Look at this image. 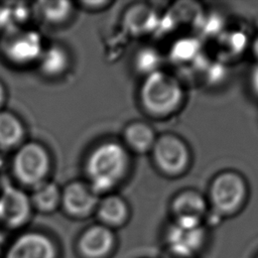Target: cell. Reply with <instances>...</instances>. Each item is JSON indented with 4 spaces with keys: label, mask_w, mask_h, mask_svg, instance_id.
Segmentation results:
<instances>
[{
    "label": "cell",
    "mask_w": 258,
    "mask_h": 258,
    "mask_svg": "<svg viewBox=\"0 0 258 258\" xmlns=\"http://www.w3.org/2000/svg\"><path fill=\"white\" fill-rule=\"evenodd\" d=\"M123 139L126 148H129L135 153L143 154L151 151L156 140V135L149 124L142 121H134L125 127Z\"/></svg>",
    "instance_id": "obj_14"
},
{
    "label": "cell",
    "mask_w": 258,
    "mask_h": 258,
    "mask_svg": "<svg viewBox=\"0 0 258 258\" xmlns=\"http://www.w3.org/2000/svg\"><path fill=\"white\" fill-rule=\"evenodd\" d=\"M151 153L155 166L163 174L171 177L184 173L191 158L185 141L172 133L156 137Z\"/></svg>",
    "instance_id": "obj_6"
},
{
    "label": "cell",
    "mask_w": 258,
    "mask_h": 258,
    "mask_svg": "<svg viewBox=\"0 0 258 258\" xmlns=\"http://www.w3.org/2000/svg\"><path fill=\"white\" fill-rule=\"evenodd\" d=\"M110 4H111L110 1H101V0H98V1H83V2H81V5L85 9L93 10V11L104 9L105 7H107Z\"/></svg>",
    "instance_id": "obj_23"
},
{
    "label": "cell",
    "mask_w": 258,
    "mask_h": 258,
    "mask_svg": "<svg viewBox=\"0 0 258 258\" xmlns=\"http://www.w3.org/2000/svg\"><path fill=\"white\" fill-rule=\"evenodd\" d=\"M199 45L198 42L194 39H182L175 43L173 47L172 55L175 59L178 60H187L191 58L198 51Z\"/></svg>",
    "instance_id": "obj_22"
},
{
    "label": "cell",
    "mask_w": 258,
    "mask_h": 258,
    "mask_svg": "<svg viewBox=\"0 0 258 258\" xmlns=\"http://www.w3.org/2000/svg\"><path fill=\"white\" fill-rule=\"evenodd\" d=\"M248 198V185L245 178L233 170L217 174L209 188L208 204L223 218L237 215L245 206Z\"/></svg>",
    "instance_id": "obj_3"
},
{
    "label": "cell",
    "mask_w": 258,
    "mask_h": 258,
    "mask_svg": "<svg viewBox=\"0 0 258 258\" xmlns=\"http://www.w3.org/2000/svg\"><path fill=\"white\" fill-rule=\"evenodd\" d=\"M130 155L127 148L116 141H105L89 153L85 172L87 182L97 195L109 194L127 176Z\"/></svg>",
    "instance_id": "obj_1"
},
{
    "label": "cell",
    "mask_w": 258,
    "mask_h": 258,
    "mask_svg": "<svg viewBox=\"0 0 258 258\" xmlns=\"http://www.w3.org/2000/svg\"><path fill=\"white\" fill-rule=\"evenodd\" d=\"M58 255L52 238L37 231L17 236L5 251V258H58Z\"/></svg>",
    "instance_id": "obj_11"
},
{
    "label": "cell",
    "mask_w": 258,
    "mask_h": 258,
    "mask_svg": "<svg viewBox=\"0 0 258 258\" xmlns=\"http://www.w3.org/2000/svg\"><path fill=\"white\" fill-rule=\"evenodd\" d=\"M38 16L47 24L60 25L67 22L74 11L69 1H39L33 8Z\"/></svg>",
    "instance_id": "obj_19"
},
{
    "label": "cell",
    "mask_w": 258,
    "mask_h": 258,
    "mask_svg": "<svg viewBox=\"0 0 258 258\" xmlns=\"http://www.w3.org/2000/svg\"><path fill=\"white\" fill-rule=\"evenodd\" d=\"M95 214L99 224L116 231L128 224L131 210L121 196L108 194L99 200Z\"/></svg>",
    "instance_id": "obj_13"
},
{
    "label": "cell",
    "mask_w": 258,
    "mask_h": 258,
    "mask_svg": "<svg viewBox=\"0 0 258 258\" xmlns=\"http://www.w3.org/2000/svg\"><path fill=\"white\" fill-rule=\"evenodd\" d=\"M159 258H188V257H184V256H181L179 254H176V253H173L169 250H166L163 248L162 250V253H161V256Z\"/></svg>",
    "instance_id": "obj_25"
},
{
    "label": "cell",
    "mask_w": 258,
    "mask_h": 258,
    "mask_svg": "<svg viewBox=\"0 0 258 258\" xmlns=\"http://www.w3.org/2000/svg\"><path fill=\"white\" fill-rule=\"evenodd\" d=\"M29 199L32 209L42 214H50L60 207L61 189L55 182L45 180L32 188Z\"/></svg>",
    "instance_id": "obj_18"
},
{
    "label": "cell",
    "mask_w": 258,
    "mask_h": 258,
    "mask_svg": "<svg viewBox=\"0 0 258 258\" xmlns=\"http://www.w3.org/2000/svg\"><path fill=\"white\" fill-rule=\"evenodd\" d=\"M136 70L146 76L159 71L160 54L152 47L141 48L134 58Z\"/></svg>",
    "instance_id": "obj_21"
},
{
    "label": "cell",
    "mask_w": 258,
    "mask_h": 258,
    "mask_svg": "<svg viewBox=\"0 0 258 258\" xmlns=\"http://www.w3.org/2000/svg\"><path fill=\"white\" fill-rule=\"evenodd\" d=\"M0 47L6 60L17 67L36 63L44 48L40 34L23 27L3 32Z\"/></svg>",
    "instance_id": "obj_5"
},
{
    "label": "cell",
    "mask_w": 258,
    "mask_h": 258,
    "mask_svg": "<svg viewBox=\"0 0 258 258\" xmlns=\"http://www.w3.org/2000/svg\"><path fill=\"white\" fill-rule=\"evenodd\" d=\"M253 258H258V252H257V253H256V255H255V256H254V257H253Z\"/></svg>",
    "instance_id": "obj_28"
},
{
    "label": "cell",
    "mask_w": 258,
    "mask_h": 258,
    "mask_svg": "<svg viewBox=\"0 0 258 258\" xmlns=\"http://www.w3.org/2000/svg\"><path fill=\"white\" fill-rule=\"evenodd\" d=\"M118 244L116 232L97 223L80 234L76 250L80 258H112L117 252Z\"/></svg>",
    "instance_id": "obj_9"
},
{
    "label": "cell",
    "mask_w": 258,
    "mask_h": 258,
    "mask_svg": "<svg viewBox=\"0 0 258 258\" xmlns=\"http://www.w3.org/2000/svg\"><path fill=\"white\" fill-rule=\"evenodd\" d=\"M250 87L253 93L258 97V62L252 69L250 74Z\"/></svg>",
    "instance_id": "obj_24"
},
{
    "label": "cell",
    "mask_w": 258,
    "mask_h": 258,
    "mask_svg": "<svg viewBox=\"0 0 258 258\" xmlns=\"http://www.w3.org/2000/svg\"><path fill=\"white\" fill-rule=\"evenodd\" d=\"M99 200L87 181L73 180L61 189L60 207L69 217L84 220L95 214Z\"/></svg>",
    "instance_id": "obj_10"
},
{
    "label": "cell",
    "mask_w": 258,
    "mask_h": 258,
    "mask_svg": "<svg viewBox=\"0 0 258 258\" xmlns=\"http://www.w3.org/2000/svg\"><path fill=\"white\" fill-rule=\"evenodd\" d=\"M25 129L21 120L12 112L0 111V148L3 150L17 149L22 145Z\"/></svg>",
    "instance_id": "obj_16"
},
{
    "label": "cell",
    "mask_w": 258,
    "mask_h": 258,
    "mask_svg": "<svg viewBox=\"0 0 258 258\" xmlns=\"http://www.w3.org/2000/svg\"><path fill=\"white\" fill-rule=\"evenodd\" d=\"M36 64L40 73L49 78L61 76L70 66V56L66 48L59 44L44 47Z\"/></svg>",
    "instance_id": "obj_17"
},
{
    "label": "cell",
    "mask_w": 258,
    "mask_h": 258,
    "mask_svg": "<svg viewBox=\"0 0 258 258\" xmlns=\"http://www.w3.org/2000/svg\"><path fill=\"white\" fill-rule=\"evenodd\" d=\"M6 101V90L2 82L0 81V111L3 110V105Z\"/></svg>",
    "instance_id": "obj_26"
},
{
    "label": "cell",
    "mask_w": 258,
    "mask_h": 258,
    "mask_svg": "<svg viewBox=\"0 0 258 258\" xmlns=\"http://www.w3.org/2000/svg\"><path fill=\"white\" fill-rule=\"evenodd\" d=\"M252 51H253L255 57L258 59V32L252 42Z\"/></svg>",
    "instance_id": "obj_27"
},
{
    "label": "cell",
    "mask_w": 258,
    "mask_h": 258,
    "mask_svg": "<svg viewBox=\"0 0 258 258\" xmlns=\"http://www.w3.org/2000/svg\"><path fill=\"white\" fill-rule=\"evenodd\" d=\"M164 249L188 258H200L208 246L209 234L204 226L181 228L169 224L165 229Z\"/></svg>",
    "instance_id": "obj_8"
},
{
    "label": "cell",
    "mask_w": 258,
    "mask_h": 258,
    "mask_svg": "<svg viewBox=\"0 0 258 258\" xmlns=\"http://www.w3.org/2000/svg\"><path fill=\"white\" fill-rule=\"evenodd\" d=\"M50 164L47 149L41 143L29 141L16 149L12 160V171L18 182L33 188L47 180Z\"/></svg>",
    "instance_id": "obj_4"
},
{
    "label": "cell",
    "mask_w": 258,
    "mask_h": 258,
    "mask_svg": "<svg viewBox=\"0 0 258 258\" xmlns=\"http://www.w3.org/2000/svg\"><path fill=\"white\" fill-rule=\"evenodd\" d=\"M28 8L22 3H15L13 6L0 7V29L3 32L21 27L20 23L27 18Z\"/></svg>",
    "instance_id": "obj_20"
},
{
    "label": "cell",
    "mask_w": 258,
    "mask_h": 258,
    "mask_svg": "<svg viewBox=\"0 0 258 258\" xmlns=\"http://www.w3.org/2000/svg\"><path fill=\"white\" fill-rule=\"evenodd\" d=\"M123 20L129 33L134 35L148 33L158 24L156 12L144 4H135L129 7L124 14Z\"/></svg>",
    "instance_id": "obj_15"
},
{
    "label": "cell",
    "mask_w": 258,
    "mask_h": 258,
    "mask_svg": "<svg viewBox=\"0 0 258 258\" xmlns=\"http://www.w3.org/2000/svg\"><path fill=\"white\" fill-rule=\"evenodd\" d=\"M183 99L184 92L180 82L160 70L146 76L139 90L140 104L152 117L162 118L175 113Z\"/></svg>",
    "instance_id": "obj_2"
},
{
    "label": "cell",
    "mask_w": 258,
    "mask_h": 258,
    "mask_svg": "<svg viewBox=\"0 0 258 258\" xmlns=\"http://www.w3.org/2000/svg\"><path fill=\"white\" fill-rule=\"evenodd\" d=\"M32 206L29 197L13 186L5 187L0 194V224L8 229L24 226L31 217Z\"/></svg>",
    "instance_id": "obj_12"
},
{
    "label": "cell",
    "mask_w": 258,
    "mask_h": 258,
    "mask_svg": "<svg viewBox=\"0 0 258 258\" xmlns=\"http://www.w3.org/2000/svg\"><path fill=\"white\" fill-rule=\"evenodd\" d=\"M209 211L206 198L195 189H184L174 196L170 203L171 224L181 228L204 226Z\"/></svg>",
    "instance_id": "obj_7"
}]
</instances>
